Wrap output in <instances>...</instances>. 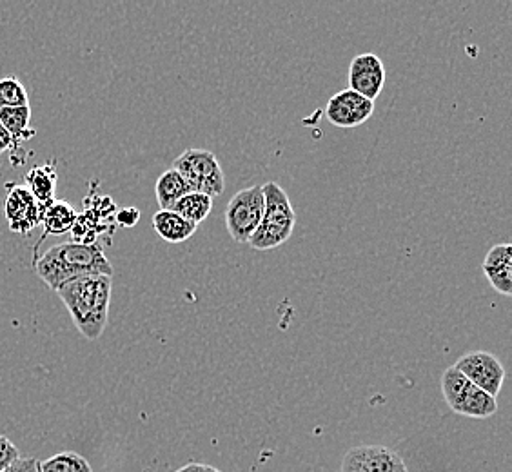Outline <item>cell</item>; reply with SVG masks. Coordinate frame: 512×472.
<instances>
[{"label": "cell", "mask_w": 512, "mask_h": 472, "mask_svg": "<svg viewBox=\"0 0 512 472\" xmlns=\"http://www.w3.org/2000/svg\"><path fill=\"white\" fill-rule=\"evenodd\" d=\"M111 287V276L91 275L69 280L57 289L73 324L88 340L100 338L108 325Z\"/></svg>", "instance_id": "obj_1"}, {"label": "cell", "mask_w": 512, "mask_h": 472, "mask_svg": "<svg viewBox=\"0 0 512 472\" xmlns=\"http://www.w3.org/2000/svg\"><path fill=\"white\" fill-rule=\"evenodd\" d=\"M35 269L40 280L55 293L66 282L80 276H113V267L102 247L80 242H64L50 247L37 258Z\"/></svg>", "instance_id": "obj_2"}, {"label": "cell", "mask_w": 512, "mask_h": 472, "mask_svg": "<svg viewBox=\"0 0 512 472\" xmlns=\"http://www.w3.org/2000/svg\"><path fill=\"white\" fill-rule=\"evenodd\" d=\"M264 191V215L255 235L249 238V246L256 251H271L284 246L293 235L296 213L286 191L276 182H267Z\"/></svg>", "instance_id": "obj_3"}, {"label": "cell", "mask_w": 512, "mask_h": 472, "mask_svg": "<svg viewBox=\"0 0 512 472\" xmlns=\"http://www.w3.org/2000/svg\"><path fill=\"white\" fill-rule=\"evenodd\" d=\"M442 393L451 411L467 418L485 420L498 411V400L471 384L454 365L442 374Z\"/></svg>", "instance_id": "obj_4"}, {"label": "cell", "mask_w": 512, "mask_h": 472, "mask_svg": "<svg viewBox=\"0 0 512 472\" xmlns=\"http://www.w3.org/2000/svg\"><path fill=\"white\" fill-rule=\"evenodd\" d=\"M173 169L186 180L191 193L217 198L226 189L224 173L215 153L207 149L189 148L173 162Z\"/></svg>", "instance_id": "obj_5"}, {"label": "cell", "mask_w": 512, "mask_h": 472, "mask_svg": "<svg viewBox=\"0 0 512 472\" xmlns=\"http://www.w3.org/2000/svg\"><path fill=\"white\" fill-rule=\"evenodd\" d=\"M264 215L262 186L246 187L227 202L226 227L229 236L238 244H247L255 235Z\"/></svg>", "instance_id": "obj_6"}, {"label": "cell", "mask_w": 512, "mask_h": 472, "mask_svg": "<svg viewBox=\"0 0 512 472\" xmlns=\"http://www.w3.org/2000/svg\"><path fill=\"white\" fill-rule=\"evenodd\" d=\"M454 367L483 393L491 394L498 398L505 382V369L502 362L487 351H473L463 354L462 358L454 364Z\"/></svg>", "instance_id": "obj_7"}, {"label": "cell", "mask_w": 512, "mask_h": 472, "mask_svg": "<svg viewBox=\"0 0 512 472\" xmlns=\"http://www.w3.org/2000/svg\"><path fill=\"white\" fill-rule=\"evenodd\" d=\"M342 472H409L402 456L384 445H360L345 453Z\"/></svg>", "instance_id": "obj_8"}, {"label": "cell", "mask_w": 512, "mask_h": 472, "mask_svg": "<svg viewBox=\"0 0 512 472\" xmlns=\"http://www.w3.org/2000/svg\"><path fill=\"white\" fill-rule=\"evenodd\" d=\"M373 113H375V102L365 99L349 88L342 89L333 95L325 108L327 120L340 129L358 128L373 117Z\"/></svg>", "instance_id": "obj_9"}, {"label": "cell", "mask_w": 512, "mask_h": 472, "mask_svg": "<svg viewBox=\"0 0 512 472\" xmlns=\"http://www.w3.org/2000/svg\"><path fill=\"white\" fill-rule=\"evenodd\" d=\"M8 197L4 204L6 220L13 233L26 235L42 224L44 206L31 195L26 186H8Z\"/></svg>", "instance_id": "obj_10"}, {"label": "cell", "mask_w": 512, "mask_h": 472, "mask_svg": "<svg viewBox=\"0 0 512 472\" xmlns=\"http://www.w3.org/2000/svg\"><path fill=\"white\" fill-rule=\"evenodd\" d=\"M347 84L358 95L375 102L385 86L384 62L375 53L356 55L349 64Z\"/></svg>", "instance_id": "obj_11"}, {"label": "cell", "mask_w": 512, "mask_h": 472, "mask_svg": "<svg viewBox=\"0 0 512 472\" xmlns=\"http://www.w3.org/2000/svg\"><path fill=\"white\" fill-rule=\"evenodd\" d=\"M483 275L500 295H512V246L496 244L482 262Z\"/></svg>", "instance_id": "obj_12"}, {"label": "cell", "mask_w": 512, "mask_h": 472, "mask_svg": "<svg viewBox=\"0 0 512 472\" xmlns=\"http://www.w3.org/2000/svg\"><path fill=\"white\" fill-rule=\"evenodd\" d=\"M77 211L71 207L66 200H53L48 206H44L42 213V227H44V236L66 235L73 231L77 224Z\"/></svg>", "instance_id": "obj_13"}, {"label": "cell", "mask_w": 512, "mask_h": 472, "mask_svg": "<svg viewBox=\"0 0 512 472\" xmlns=\"http://www.w3.org/2000/svg\"><path fill=\"white\" fill-rule=\"evenodd\" d=\"M153 227L162 240L169 244H182L197 233L198 226L180 217L175 211H158L153 217Z\"/></svg>", "instance_id": "obj_14"}, {"label": "cell", "mask_w": 512, "mask_h": 472, "mask_svg": "<svg viewBox=\"0 0 512 472\" xmlns=\"http://www.w3.org/2000/svg\"><path fill=\"white\" fill-rule=\"evenodd\" d=\"M57 169L55 164H42L28 171L24 178V186L28 187L33 197L39 200L42 206H48L55 200V189H57Z\"/></svg>", "instance_id": "obj_15"}, {"label": "cell", "mask_w": 512, "mask_h": 472, "mask_svg": "<svg viewBox=\"0 0 512 472\" xmlns=\"http://www.w3.org/2000/svg\"><path fill=\"white\" fill-rule=\"evenodd\" d=\"M189 193H191V189L186 184V180L180 177L175 169H168L158 177L155 195H157L160 211H171L173 207L177 206L178 200L186 197Z\"/></svg>", "instance_id": "obj_16"}, {"label": "cell", "mask_w": 512, "mask_h": 472, "mask_svg": "<svg viewBox=\"0 0 512 472\" xmlns=\"http://www.w3.org/2000/svg\"><path fill=\"white\" fill-rule=\"evenodd\" d=\"M31 108H2L0 109V124L13 138V146L17 148L22 142H28L35 137V131L30 128Z\"/></svg>", "instance_id": "obj_17"}, {"label": "cell", "mask_w": 512, "mask_h": 472, "mask_svg": "<svg viewBox=\"0 0 512 472\" xmlns=\"http://www.w3.org/2000/svg\"><path fill=\"white\" fill-rule=\"evenodd\" d=\"M171 211H175L177 215L186 218L191 224H202L213 211V198L206 197L202 193H189L184 198H180L177 206Z\"/></svg>", "instance_id": "obj_18"}, {"label": "cell", "mask_w": 512, "mask_h": 472, "mask_svg": "<svg viewBox=\"0 0 512 472\" xmlns=\"http://www.w3.org/2000/svg\"><path fill=\"white\" fill-rule=\"evenodd\" d=\"M39 472H93L88 460L73 451L55 454L39 463Z\"/></svg>", "instance_id": "obj_19"}, {"label": "cell", "mask_w": 512, "mask_h": 472, "mask_svg": "<svg viewBox=\"0 0 512 472\" xmlns=\"http://www.w3.org/2000/svg\"><path fill=\"white\" fill-rule=\"evenodd\" d=\"M30 106L28 89L17 77L0 79V109Z\"/></svg>", "instance_id": "obj_20"}, {"label": "cell", "mask_w": 512, "mask_h": 472, "mask_svg": "<svg viewBox=\"0 0 512 472\" xmlns=\"http://www.w3.org/2000/svg\"><path fill=\"white\" fill-rule=\"evenodd\" d=\"M19 458V447L11 442L8 436L0 434V472L6 471V469L17 462Z\"/></svg>", "instance_id": "obj_21"}, {"label": "cell", "mask_w": 512, "mask_h": 472, "mask_svg": "<svg viewBox=\"0 0 512 472\" xmlns=\"http://www.w3.org/2000/svg\"><path fill=\"white\" fill-rule=\"evenodd\" d=\"M39 463L37 458H19L4 472H39Z\"/></svg>", "instance_id": "obj_22"}, {"label": "cell", "mask_w": 512, "mask_h": 472, "mask_svg": "<svg viewBox=\"0 0 512 472\" xmlns=\"http://www.w3.org/2000/svg\"><path fill=\"white\" fill-rule=\"evenodd\" d=\"M138 218H140V213H138V209H135V207L122 209L119 215H117V220H119L120 226L124 227L135 226L138 222Z\"/></svg>", "instance_id": "obj_23"}, {"label": "cell", "mask_w": 512, "mask_h": 472, "mask_svg": "<svg viewBox=\"0 0 512 472\" xmlns=\"http://www.w3.org/2000/svg\"><path fill=\"white\" fill-rule=\"evenodd\" d=\"M175 472H222L215 469V467H211V465H206V463H188V465H184L182 469H178Z\"/></svg>", "instance_id": "obj_24"}, {"label": "cell", "mask_w": 512, "mask_h": 472, "mask_svg": "<svg viewBox=\"0 0 512 472\" xmlns=\"http://www.w3.org/2000/svg\"><path fill=\"white\" fill-rule=\"evenodd\" d=\"M11 149H15L13 138L10 137V133L4 129V126L0 124V155L6 153V151H11Z\"/></svg>", "instance_id": "obj_25"}]
</instances>
